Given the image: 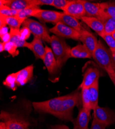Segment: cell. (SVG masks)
Here are the masks:
<instances>
[{
  "label": "cell",
  "mask_w": 115,
  "mask_h": 129,
  "mask_svg": "<svg viewBox=\"0 0 115 129\" xmlns=\"http://www.w3.org/2000/svg\"><path fill=\"white\" fill-rule=\"evenodd\" d=\"M81 92L76 91L52 99L32 103L35 110L39 113H48L60 119L73 122V111L81 103Z\"/></svg>",
  "instance_id": "obj_1"
},
{
  "label": "cell",
  "mask_w": 115,
  "mask_h": 129,
  "mask_svg": "<svg viewBox=\"0 0 115 129\" xmlns=\"http://www.w3.org/2000/svg\"><path fill=\"white\" fill-rule=\"evenodd\" d=\"M50 45L57 65L59 68H61L71 57V49L63 38L56 35L51 36Z\"/></svg>",
  "instance_id": "obj_2"
},
{
  "label": "cell",
  "mask_w": 115,
  "mask_h": 129,
  "mask_svg": "<svg viewBox=\"0 0 115 129\" xmlns=\"http://www.w3.org/2000/svg\"><path fill=\"white\" fill-rule=\"evenodd\" d=\"M92 55L99 67L107 73L115 70L111 51L105 47L101 40H98L97 48Z\"/></svg>",
  "instance_id": "obj_3"
},
{
  "label": "cell",
  "mask_w": 115,
  "mask_h": 129,
  "mask_svg": "<svg viewBox=\"0 0 115 129\" xmlns=\"http://www.w3.org/2000/svg\"><path fill=\"white\" fill-rule=\"evenodd\" d=\"M22 25L28 28L34 37H37L49 44L51 43V36H50L48 30L44 25L34 20L27 18L24 21Z\"/></svg>",
  "instance_id": "obj_4"
},
{
  "label": "cell",
  "mask_w": 115,
  "mask_h": 129,
  "mask_svg": "<svg viewBox=\"0 0 115 129\" xmlns=\"http://www.w3.org/2000/svg\"><path fill=\"white\" fill-rule=\"evenodd\" d=\"M1 119L6 123L8 129H30L28 122L16 114L2 111Z\"/></svg>",
  "instance_id": "obj_5"
},
{
  "label": "cell",
  "mask_w": 115,
  "mask_h": 129,
  "mask_svg": "<svg viewBox=\"0 0 115 129\" xmlns=\"http://www.w3.org/2000/svg\"><path fill=\"white\" fill-rule=\"evenodd\" d=\"M49 30L58 37L73 40H80L81 33L62 22H59Z\"/></svg>",
  "instance_id": "obj_6"
},
{
  "label": "cell",
  "mask_w": 115,
  "mask_h": 129,
  "mask_svg": "<svg viewBox=\"0 0 115 129\" xmlns=\"http://www.w3.org/2000/svg\"><path fill=\"white\" fill-rule=\"evenodd\" d=\"M93 118L106 126L115 122V112L98 105L93 110Z\"/></svg>",
  "instance_id": "obj_7"
},
{
  "label": "cell",
  "mask_w": 115,
  "mask_h": 129,
  "mask_svg": "<svg viewBox=\"0 0 115 129\" xmlns=\"http://www.w3.org/2000/svg\"><path fill=\"white\" fill-rule=\"evenodd\" d=\"M66 14L81 19L86 16L84 7L82 0H73L70 2L62 9Z\"/></svg>",
  "instance_id": "obj_8"
},
{
  "label": "cell",
  "mask_w": 115,
  "mask_h": 129,
  "mask_svg": "<svg viewBox=\"0 0 115 129\" xmlns=\"http://www.w3.org/2000/svg\"><path fill=\"white\" fill-rule=\"evenodd\" d=\"M61 13L53 10L39 9L35 11L32 17H36L45 22L57 23L59 22Z\"/></svg>",
  "instance_id": "obj_9"
},
{
  "label": "cell",
  "mask_w": 115,
  "mask_h": 129,
  "mask_svg": "<svg viewBox=\"0 0 115 129\" xmlns=\"http://www.w3.org/2000/svg\"><path fill=\"white\" fill-rule=\"evenodd\" d=\"M100 77V72L98 68L93 67L88 68L84 73L83 81L80 86V88L81 89L88 88L99 81Z\"/></svg>",
  "instance_id": "obj_10"
},
{
  "label": "cell",
  "mask_w": 115,
  "mask_h": 129,
  "mask_svg": "<svg viewBox=\"0 0 115 129\" xmlns=\"http://www.w3.org/2000/svg\"><path fill=\"white\" fill-rule=\"evenodd\" d=\"M90 119V111L82 107L76 119H74L73 129H89L88 124Z\"/></svg>",
  "instance_id": "obj_11"
},
{
  "label": "cell",
  "mask_w": 115,
  "mask_h": 129,
  "mask_svg": "<svg viewBox=\"0 0 115 129\" xmlns=\"http://www.w3.org/2000/svg\"><path fill=\"white\" fill-rule=\"evenodd\" d=\"M0 5H5L14 10H23L30 6H35L34 0H1Z\"/></svg>",
  "instance_id": "obj_12"
},
{
  "label": "cell",
  "mask_w": 115,
  "mask_h": 129,
  "mask_svg": "<svg viewBox=\"0 0 115 129\" xmlns=\"http://www.w3.org/2000/svg\"><path fill=\"white\" fill-rule=\"evenodd\" d=\"M80 40L83 42V45L86 46L92 55L98 43V40L96 36L85 29L81 32Z\"/></svg>",
  "instance_id": "obj_13"
},
{
  "label": "cell",
  "mask_w": 115,
  "mask_h": 129,
  "mask_svg": "<svg viewBox=\"0 0 115 129\" xmlns=\"http://www.w3.org/2000/svg\"><path fill=\"white\" fill-rule=\"evenodd\" d=\"M46 55L44 59L45 66L50 74H54L56 73L59 68L54 55L52 49L46 46Z\"/></svg>",
  "instance_id": "obj_14"
},
{
  "label": "cell",
  "mask_w": 115,
  "mask_h": 129,
  "mask_svg": "<svg viewBox=\"0 0 115 129\" xmlns=\"http://www.w3.org/2000/svg\"><path fill=\"white\" fill-rule=\"evenodd\" d=\"M34 66L31 64L16 72V83L19 86L25 85L33 77Z\"/></svg>",
  "instance_id": "obj_15"
},
{
  "label": "cell",
  "mask_w": 115,
  "mask_h": 129,
  "mask_svg": "<svg viewBox=\"0 0 115 129\" xmlns=\"http://www.w3.org/2000/svg\"><path fill=\"white\" fill-rule=\"evenodd\" d=\"M81 19L101 37L104 34V25L101 21L97 18L84 16Z\"/></svg>",
  "instance_id": "obj_16"
},
{
  "label": "cell",
  "mask_w": 115,
  "mask_h": 129,
  "mask_svg": "<svg viewBox=\"0 0 115 129\" xmlns=\"http://www.w3.org/2000/svg\"><path fill=\"white\" fill-rule=\"evenodd\" d=\"M36 58L43 60L46 55V50L44 47L41 39L34 37L33 41L30 42V49Z\"/></svg>",
  "instance_id": "obj_17"
},
{
  "label": "cell",
  "mask_w": 115,
  "mask_h": 129,
  "mask_svg": "<svg viewBox=\"0 0 115 129\" xmlns=\"http://www.w3.org/2000/svg\"><path fill=\"white\" fill-rule=\"evenodd\" d=\"M59 22L74 29L80 33L82 32L83 30H85L82 26V25L76 18L66 14L64 13H61Z\"/></svg>",
  "instance_id": "obj_18"
},
{
  "label": "cell",
  "mask_w": 115,
  "mask_h": 129,
  "mask_svg": "<svg viewBox=\"0 0 115 129\" xmlns=\"http://www.w3.org/2000/svg\"><path fill=\"white\" fill-rule=\"evenodd\" d=\"M97 18L104 25V34L111 35L115 31V19L104 14L102 12Z\"/></svg>",
  "instance_id": "obj_19"
},
{
  "label": "cell",
  "mask_w": 115,
  "mask_h": 129,
  "mask_svg": "<svg viewBox=\"0 0 115 129\" xmlns=\"http://www.w3.org/2000/svg\"><path fill=\"white\" fill-rule=\"evenodd\" d=\"M82 1L84 7L85 16L96 18H98L101 12L100 3H92L84 0H82Z\"/></svg>",
  "instance_id": "obj_20"
},
{
  "label": "cell",
  "mask_w": 115,
  "mask_h": 129,
  "mask_svg": "<svg viewBox=\"0 0 115 129\" xmlns=\"http://www.w3.org/2000/svg\"><path fill=\"white\" fill-rule=\"evenodd\" d=\"M92 57V54L83 44H79L71 49V57L76 58H90Z\"/></svg>",
  "instance_id": "obj_21"
},
{
  "label": "cell",
  "mask_w": 115,
  "mask_h": 129,
  "mask_svg": "<svg viewBox=\"0 0 115 129\" xmlns=\"http://www.w3.org/2000/svg\"><path fill=\"white\" fill-rule=\"evenodd\" d=\"M88 94L91 110H94L98 105L99 81L88 88Z\"/></svg>",
  "instance_id": "obj_22"
},
{
  "label": "cell",
  "mask_w": 115,
  "mask_h": 129,
  "mask_svg": "<svg viewBox=\"0 0 115 129\" xmlns=\"http://www.w3.org/2000/svg\"><path fill=\"white\" fill-rule=\"evenodd\" d=\"M10 34L11 36L10 41L14 43L18 47H25L30 49V43L23 40L20 36V29L10 28Z\"/></svg>",
  "instance_id": "obj_23"
},
{
  "label": "cell",
  "mask_w": 115,
  "mask_h": 129,
  "mask_svg": "<svg viewBox=\"0 0 115 129\" xmlns=\"http://www.w3.org/2000/svg\"><path fill=\"white\" fill-rule=\"evenodd\" d=\"M100 7L103 13L115 19V1L100 3Z\"/></svg>",
  "instance_id": "obj_24"
},
{
  "label": "cell",
  "mask_w": 115,
  "mask_h": 129,
  "mask_svg": "<svg viewBox=\"0 0 115 129\" xmlns=\"http://www.w3.org/2000/svg\"><path fill=\"white\" fill-rule=\"evenodd\" d=\"M39 9H40L39 6H30L23 10H20L16 17H18L19 19L24 21L26 19L28 18L29 17H32V15H33V14Z\"/></svg>",
  "instance_id": "obj_25"
},
{
  "label": "cell",
  "mask_w": 115,
  "mask_h": 129,
  "mask_svg": "<svg viewBox=\"0 0 115 129\" xmlns=\"http://www.w3.org/2000/svg\"><path fill=\"white\" fill-rule=\"evenodd\" d=\"M6 24L10 28L20 29L21 25H22L24 21L19 19L16 16L15 17H7L5 16Z\"/></svg>",
  "instance_id": "obj_26"
},
{
  "label": "cell",
  "mask_w": 115,
  "mask_h": 129,
  "mask_svg": "<svg viewBox=\"0 0 115 129\" xmlns=\"http://www.w3.org/2000/svg\"><path fill=\"white\" fill-rule=\"evenodd\" d=\"M3 84L13 90H15L17 89L16 83V73H13L10 74L6 77Z\"/></svg>",
  "instance_id": "obj_27"
},
{
  "label": "cell",
  "mask_w": 115,
  "mask_h": 129,
  "mask_svg": "<svg viewBox=\"0 0 115 129\" xmlns=\"http://www.w3.org/2000/svg\"><path fill=\"white\" fill-rule=\"evenodd\" d=\"M81 96L82 103L83 108L91 111V109L88 94V88H83L81 89Z\"/></svg>",
  "instance_id": "obj_28"
},
{
  "label": "cell",
  "mask_w": 115,
  "mask_h": 129,
  "mask_svg": "<svg viewBox=\"0 0 115 129\" xmlns=\"http://www.w3.org/2000/svg\"><path fill=\"white\" fill-rule=\"evenodd\" d=\"M20 11L10 8L5 5H0V14L7 17H15Z\"/></svg>",
  "instance_id": "obj_29"
},
{
  "label": "cell",
  "mask_w": 115,
  "mask_h": 129,
  "mask_svg": "<svg viewBox=\"0 0 115 129\" xmlns=\"http://www.w3.org/2000/svg\"><path fill=\"white\" fill-rule=\"evenodd\" d=\"M18 47L12 42L5 43V51L8 52L13 57L17 56L19 54V51L17 50Z\"/></svg>",
  "instance_id": "obj_30"
},
{
  "label": "cell",
  "mask_w": 115,
  "mask_h": 129,
  "mask_svg": "<svg viewBox=\"0 0 115 129\" xmlns=\"http://www.w3.org/2000/svg\"><path fill=\"white\" fill-rule=\"evenodd\" d=\"M101 37L105 41L110 48V50L115 49V40L111 35L104 34Z\"/></svg>",
  "instance_id": "obj_31"
},
{
  "label": "cell",
  "mask_w": 115,
  "mask_h": 129,
  "mask_svg": "<svg viewBox=\"0 0 115 129\" xmlns=\"http://www.w3.org/2000/svg\"><path fill=\"white\" fill-rule=\"evenodd\" d=\"M70 2L69 0H54L53 6L62 10Z\"/></svg>",
  "instance_id": "obj_32"
},
{
  "label": "cell",
  "mask_w": 115,
  "mask_h": 129,
  "mask_svg": "<svg viewBox=\"0 0 115 129\" xmlns=\"http://www.w3.org/2000/svg\"><path fill=\"white\" fill-rule=\"evenodd\" d=\"M30 34V31L26 27H23L21 29H20V36L23 40L25 41L29 37Z\"/></svg>",
  "instance_id": "obj_33"
},
{
  "label": "cell",
  "mask_w": 115,
  "mask_h": 129,
  "mask_svg": "<svg viewBox=\"0 0 115 129\" xmlns=\"http://www.w3.org/2000/svg\"><path fill=\"white\" fill-rule=\"evenodd\" d=\"M54 0H34V5L39 6L42 5H50L53 6Z\"/></svg>",
  "instance_id": "obj_34"
},
{
  "label": "cell",
  "mask_w": 115,
  "mask_h": 129,
  "mask_svg": "<svg viewBox=\"0 0 115 129\" xmlns=\"http://www.w3.org/2000/svg\"><path fill=\"white\" fill-rule=\"evenodd\" d=\"M106 127V125L100 123L93 118L90 129H105Z\"/></svg>",
  "instance_id": "obj_35"
},
{
  "label": "cell",
  "mask_w": 115,
  "mask_h": 129,
  "mask_svg": "<svg viewBox=\"0 0 115 129\" xmlns=\"http://www.w3.org/2000/svg\"><path fill=\"white\" fill-rule=\"evenodd\" d=\"M10 39H11V36H10V33H7L2 36H1V39L4 43H8L10 41Z\"/></svg>",
  "instance_id": "obj_36"
},
{
  "label": "cell",
  "mask_w": 115,
  "mask_h": 129,
  "mask_svg": "<svg viewBox=\"0 0 115 129\" xmlns=\"http://www.w3.org/2000/svg\"><path fill=\"white\" fill-rule=\"evenodd\" d=\"M107 74H108L110 79H111V81L112 82L115 86V70H113L110 72H107Z\"/></svg>",
  "instance_id": "obj_37"
},
{
  "label": "cell",
  "mask_w": 115,
  "mask_h": 129,
  "mask_svg": "<svg viewBox=\"0 0 115 129\" xmlns=\"http://www.w3.org/2000/svg\"><path fill=\"white\" fill-rule=\"evenodd\" d=\"M50 129H70L65 125H55L51 126Z\"/></svg>",
  "instance_id": "obj_38"
},
{
  "label": "cell",
  "mask_w": 115,
  "mask_h": 129,
  "mask_svg": "<svg viewBox=\"0 0 115 129\" xmlns=\"http://www.w3.org/2000/svg\"><path fill=\"white\" fill-rule=\"evenodd\" d=\"M8 28L7 26L0 28V36H2L7 33H8Z\"/></svg>",
  "instance_id": "obj_39"
},
{
  "label": "cell",
  "mask_w": 115,
  "mask_h": 129,
  "mask_svg": "<svg viewBox=\"0 0 115 129\" xmlns=\"http://www.w3.org/2000/svg\"><path fill=\"white\" fill-rule=\"evenodd\" d=\"M0 129H8V128L4 122L1 121L0 122Z\"/></svg>",
  "instance_id": "obj_40"
},
{
  "label": "cell",
  "mask_w": 115,
  "mask_h": 129,
  "mask_svg": "<svg viewBox=\"0 0 115 129\" xmlns=\"http://www.w3.org/2000/svg\"><path fill=\"white\" fill-rule=\"evenodd\" d=\"M5 51V43L3 42H1L0 43V51L2 52Z\"/></svg>",
  "instance_id": "obj_41"
},
{
  "label": "cell",
  "mask_w": 115,
  "mask_h": 129,
  "mask_svg": "<svg viewBox=\"0 0 115 129\" xmlns=\"http://www.w3.org/2000/svg\"><path fill=\"white\" fill-rule=\"evenodd\" d=\"M111 54H112V60H113V62L114 63V65L115 67V49L112 50H110Z\"/></svg>",
  "instance_id": "obj_42"
},
{
  "label": "cell",
  "mask_w": 115,
  "mask_h": 129,
  "mask_svg": "<svg viewBox=\"0 0 115 129\" xmlns=\"http://www.w3.org/2000/svg\"><path fill=\"white\" fill-rule=\"evenodd\" d=\"M111 35H112V36L113 37V38L114 39V40H115V31L111 34Z\"/></svg>",
  "instance_id": "obj_43"
}]
</instances>
